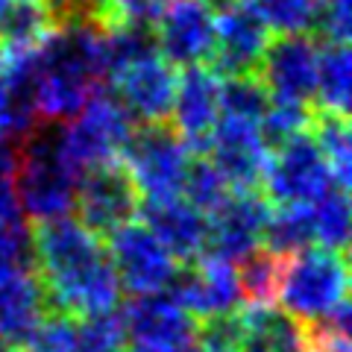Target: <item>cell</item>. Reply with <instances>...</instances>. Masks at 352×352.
<instances>
[{"label":"cell","mask_w":352,"mask_h":352,"mask_svg":"<svg viewBox=\"0 0 352 352\" xmlns=\"http://www.w3.org/2000/svg\"><path fill=\"white\" fill-rule=\"evenodd\" d=\"M56 27L44 0H0V50L36 47Z\"/></svg>","instance_id":"obj_21"},{"label":"cell","mask_w":352,"mask_h":352,"mask_svg":"<svg viewBox=\"0 0 352 352\" xmlns=\"http://www.w3.org/2000/svg\"><path fill=\"white\" fill-rule=\"evenodd\" d=\"M168 294L197 323L232 314V311H238V305L244 302L235 261L220 258L214 252H203L188 267L176 270Z\"/></svg>","instance_id":"obj_9"},{"label":"cell","mask_w":352,"mask_h":352,"mask_svg":"<svg viewBox=\"0 0 352 352\" xmlns=\"http://www.w3.org/2000/svg\"><path fill=\"white\" fill-rule=\"evenodd\" d=\"M135 120L115 91L97 85L85 106L68 124H62V150L76 170H91L120 162Z\"/></svg>","instance_id":"obj_4"},{"label":"cell","mask_w":352,"mask_h":352,"mask_svg":"<svg viewBox=\"0 0 352 352\" xmlns=\"http://www.w3.org/2000/svg\"><path fill=\"white\" fill-rule=\"evenodd\" d=\"M270 153L273 150L261 138L258 124L220 115L206 156L232 191H261Z\"/></svg>","instance_id":"obj_11"},{"label":"cell","mask_w":352,"mask_h":352,"mask_svg":"<svg viewBox=\"0 0 352 352\" xmlns=\"http://www.w3.org/2000/svg\"><path fill=\"white\" fill-rule=\"evenodd\" d=\"M156 53L173 68L206 65L214 47V3L212 0H170L153 27Z\"/></svg>","instance_id":"obj_12"},{"label":"cell","mask_w":352,"mask_h":352,"mask_svg":"<svg viewBox=\"0 0 352 352\" xmlns=\"http://www.w3.org/2000/svg\"><path fill=\"white\" fill-rule=\"evenodd\" d=\"M47 296L36 270L0 279V340L24 346L36 326L47 317Z\"/></svg>","instance_id":"obj_19"},{"label":"cell","mask_w":352,"mask_h":352,"mask_svg":"<svg viewBox=\"0 0 352 352\" xmlns=\"http://www.w3.org/2000/svg\"><path fill=\"white\" fill-rule=\"evenodd\" d=\"M173 132L191 156H206L212 132L220 120V76L208 65L182 68L173 97Z\"/></svg>","instance_id":"obj_14"},{"label":"cell","mask_w":352,"mask_h":352,"mask_svg":"<svg viewBox=\"0 0 352 352\" xmlns=\"http://www.w3.org/2000/svg\"><path fill=\"white\" fill-rule=\"evenodd\" d=\"M106 252L120 291H129L132 296L164 294L179 270V261L150 232L144 220H129L115 232H109Z\"/></svg>","instance_id":"obj_6"},{"label":"cell","mask_w":352,"mask_h":352,"mask_svg":"<svg viewBox=\"0 0 352 352\" xmlns=\"http://www.w3.org/2000/svg\"><path fill=\"white\" fill-rule=\"evenodd\" d=\"M267 44L270 32L258 15L244 0H226L220 9H214V47L206 65L217 76L256 74Z\"/></svg>","instance_id":"obj_13"},{"label":"cell","mask_w":352,"mask_h":352,"mask_svg":"<svg viewBox=\"0 0 352 352\" xmlns=\"http://www.w3.org/2000/svg\"><path fill=\"white\" fill-rule=\"evenodd\" d=\"M6 112V74H3V62H0V118Z\"/></svg>","instance_id":"obj_39"},{"label":"cell","mask_w":352,"mask_h":352,"mask_svg":"<svg viewBox=\"0 0 352 352\" xmlns=\"http://www.w3.org/2000/svg\"><path fill=\"white\" fill-rule=\"evenodd\" d=\"M0 352H18V346H12V344H6V340H0Z\"/></svg>","instance_id":"obj_40"},{"label":"cell","mask_w":352,"mask_h":352,"mask_svg":"<svg viewBox=\"0 0 352 352\" xmlns=\"http://www.w3.org/2000/svg\"><path fill=\"white\" fill-rule=\"evenodd\" d=\"M264 250L276 256H294L300 250L317 247L314 229H311V212L308 206H276L270 208L267 226H264Z\"/></svg>","instance_id":"obj_26"},{"label":"cell","mask_w":352,"mask_h":352,"mask_svg":"<svg viewBox=\"0 0 352 352\" xmlns=\"http://www.w3.org/2000/svg\"><path fill=\"white\" fill-rule=\"evenodd\" d=\"M258 15L267 32L276 36H305L314 32L317 24V3L314 0H244Z\"/></svg>","instance_id":"obj_28"},{"label":"cell","mask_w":352,"mask_h":352,"mask_svg":"<svg viewBox=\"0 0 352 352\" xmlns=\"http://www.w3.org/2000/svg\"><path fill=\"white\" fill-rule=\"evenodd\" d=\"M208 217V250L220 258L241 261L261 247L270 217L267 197L258 191H232Z\"/></svg>","instance_id":"obj_15"},{"label":"cell","mask_w":352,"mask_h":352,"mask_svg":"<svg viewBox=\"0 0 352 352\" xmlns=\"http://www.w3.org/2000/svg\"><path fill=\"white\" fill-rule=\"evenodd\" d=\"M138 212L176 261H194L208 250V217L182 197L141 203Z\"/></svg>","instance_id":"obj_18"},{"label":"cell","mask_w":352,"mask_h":352,"mask_svg":"<svg viewBox=\"0 0 352 352\" xmlns=\"http://www.w3.org/2000/svg\"><path fill=\"white\" fill-rule=\"evenodd\" d=\"M124 349L129 352H188L197 344V323L185 308L164 294L132 296L120 311Z\"/></svg>","instance_id":"obj_8"},{"label":"cell","mask_w":352,"mask_h":352,"mask_svg":"<svg viewBox=\"0 0 352 352\" xmlns=\"http://www.w3.org/2000/svg\"><path fill=\"white\" fill-rule=\"evenodd\" d=\"M82 352H124V320L118 311L91 314L76 320Z\"/></svg>","instance_id":"obj_34"},{"label":"cell","mask_w":352,"mask_h":352,"mask_svg":"<svg viewBox=\"0 0 352 352\" xmlns=\"http://www.w3.org/2000/svg\"><path fill=\"white\" fill-rule=\"evenodd\" d=\"M314 32L323 41L349 44V32H352V6H349V0H329V3H317Z\"/></svg>","instance_id":"obj_36"},{"label":"cell","mask_w":352,"mask_h":352,"mask_svg":"<svg viewBox=\"0 0 352 352\" xmlns=\"http://www.w3.org/2000/svg\"><path fill=\"white\" fill-rule=\"evenodd\" d=\"M191 150L168 124H141L132 129L120 164L135 185L141 203H159L182 197Z\"/></svg>","instance_id":"obj_5"},{"label":"cell","mask_w":352,"mask_h":352,"mask_svg":"<svg viewBox=\"0 0 352 352\" xmlns=\"http://www.w3.org/2000/svg\"><path fill=\"white\" fill-rule=\"evenodd\" d=\"M349 115H338V112H323L314 109L311 118V138L317 150L323 153V159L332 170L335 182L349 188L352 182V132H349Z\"/></svg>","instance_id":"obj_23"},{"label":"cell","mask_w":352,"mask_h":352,"mask_svg":"<svg viewBox=\"0 0 352 352\" xmlns=\"http://www.w3.org/2000/svg\"><path fill=\"white\" fill-rule=\"evenodd\" d=\"M32 270L44 288L47 305L74 320L118 311L120 285L100 235L76 217L36 223L32 232Z\"/></svg>","instance_id":"obj_1"},{"label":"cell","mask_w":352,"mask_h":352,"mask_svg":"<svg viewBox=\"0 0 352 352\" xmlns=\"http://www.w3.org/2000/svg\"><path fill=\"white\" fill-rule=\"evenodd\" d=\"M305 326L273 305H250L241 314L238 352H300Z\"/></svg>","instance_id":"obj_20"},{"label":"cell","mask_w":352,"mask_h":352,"mask_svg":"<svg viewBox=\"0 0 352 352\" xmlns=\"http://www.w3.org/2000/svg\"><path fill=\"white\" fill-rule=\"evenodd\" d=\"M188 352H212V349H206V346H200V344H194Z\"/></svg>","instance_id":"obj_41"},{"label":"cell","mask_w":352,"mask_h":352,"mask_svg":"<svg viewBox=\"0 0 352 352\" xmlns=\"http://www.w3.org/2000/svg\"><path fill=\"white\" fill-rule=\"evenodd\" d=\"M270 106V91L258 80V74L220 76V115L241 118L258 124Z\"/></svg>","instance_id":"obj_29"},{"label":"cell","mask_w":352,"mask_h":352,"mask_svg":"<svg viewBox=\"0 0 352 352\" xmlns=\"http://www.w3.org/2000/svg\"><path fill=\"white\" fill-rule=\"evenodd\" d=\"M138 208H141V197L120 162L80 173L74 212H76V220L85 229H91L94 235L103 238L109 232H115L118 226L135 220Z\"/></svg>","instance_id":"obj_10"},{"label":"cell","mask_w":352,"mask_h":352,"mask_svg":"<svg viewBox=\"0 0 352 352\" xmlns=\"http://www.w3.org/2000/svg\"><path fill=\"white\" fill-rule=\"evenodd\" d=\"M176 74L173 65L164 62L159 53L135 62L112 82L118 88V100L138 124H168L173 97H176Z\"/></svg>","instance_id":"obj_17"},{"label":"cell","mask_w":352,"mask_h":352,"mask_svg":"<svg viewBox=\"0 0 352 352\" xmlns=\"http://www.w3.org/2000/svg\"><path fill=\"white\" fill-rule=\"evenodd\" d=\"M32 270V232L24 217H0V279Z\"/></svg>","instance_id":"obj_33"},{"label":"cell","mask_w":352,"mask_h":352,"mask_svg":"<svg viewBox=\"0 0 352 352\" xmlns=\"http://www.w3.org/2000/svg\"><path fill=\"white\" fill-rule=\"evenodd\" d=\"M156 53L153 30L141 27H112L103 32V82L112 85L135 62Z\"/></svg>","instance_id":"obj_25"},{"label":"cell","mask_w":352,"mask_h":352,"mask_svg":"<svg viewBox=\"0 0 352 352\" xmlns=\"http://www.w3.org/2000/svg\"><path fill=\"white\" fill-rule=\"evenodd\" d=\"M223 3H226V0H223Z\"/></svg>","instance_id":"obj_43"},{"label":"cell","mask_w":352,"mask_h":352,"mask_svg":"<svg viewBox=\"0 0 352 352\" xmlns=\"http://www.w3.org/2000/svg\"><path fill=\"white\" fill-rule=\"evenodd\" d=\"M308 212H311V229H314V244L326 247V250H338L346 252L349 244V194L344 185H332L329 191H323L314 203H308Z\"/></svg>","instance_id":"obj_24"},{"label":"cell","mask_w":352,"mask_h":352,"mask_svg":"<svg viewBox=\"0 0 352 352\" xmlns=\"http://www.w3.org/2000/svg\"><path fill=\"white\" fill-rule=\"evenodd\" d=\"M311 118H314V106L311 103L276 100V97H270L267 112H264V118L258 120L261 138L267 141L270 150H276V147L285 144V141H291L296 135H302V132H308Z\"/></svg>","instance_id":"obj_30"},{"label":"cell","mask_w":352,"mask_h":352,"mask_svg":"<svg viewBox=\"0 0 352 352\" xmlns=\"http://www.w3.org/2000/svg\"><path fill=\"white\" fill-rule=\"evenodd\" d=\"M27 352H82L76 320L68 314H47L27 340Z\"/></svg>","instance_id":"obj_35"},{"label":"cell","mask_w":352,"mask_h":352,"mask_svg":"<svg viewBox=\"0 0 352 352\" xmlns=\"http://www.w3.org/2000/svg\"><path fill=\"white\" fill-rule=\"evenodd\" d=\"M282 258L270 250H252L250 256L235 261L238 267V282H241V296L250 305H273L276 302V288H279V273H282Z\"/></svg>","instance_id":"obj_27"},{"label":"cell","mask_w":352,"mask_h":352,"mask_svg":"<svg viewBox=\"0 0 352 352\" xmlns=\"http://www.w3.org/2000/svg\"><path fill=\"white\" fill-rule=\"evenodd\" d=\"M352 59L349 44L326 41L317 56V91H314V109L323 112L349 115V91H352Z\"/></svg>","instance_id":"obj_22"},{"label":"cell","mask_w":352,"mask_h":352,"mask_svg":"<svg viewBox=\"0 0 352 352\" xmlns=\"http://www.w3.org/2000/svg\"><path fill=\"white\" fill-rule=\"evenodd\" d=\"M15 197L30 223L68 217L76 200L80 170L62 150V124L38 120L24 138L15 141Z\"/></svg>","instance_id":"obj_2"},{"label":"cell","mask_w":352,"mask_h":352,"mask_svg":"<svg viewBox=\"0 0 352 352\" xmlns=\"http://www.w3.org/2000/svg\"><path fill=\"white\" fill-rule=\"evenodd\" d=\"M229 194H232V188L217 173L214 164L208 162V156H191L188 170H185V182H182V200H188L203 214H212Z\"/></svg>","instance_id":"obj_31"},{"label":"cell","mask_w":352,"mask_h":352,"mask_svg":"<svg viewBox=\"0 0 352 352\" xmlns=\"http://www.w3.org/2000/svg\"><path fill=\"white\" fill-rule=\"evenodd\" d=\"M349 294V267L346 252L308 247L282 258L276 302L285 314L302 326L320 323L346 305Z\"/></svg>","instance_id":"obj_3"},{"label":"cell","mask_w":352,"mask_h":352,"mask_svg":"<svg viewBox=\"0 0 352 352\" xmlns=\"http://www.w3.org/2000/svg\"><path fill=\"white\" fill-rule=\"evenodd\" d=\"M0 173H15V138L0 126Z\"/></svg>","instance_id":"obj_38"},{"label":"cell","mask_w":352,"mask_h":352,"mask_svg":"<svg viewBox=\"0 0 352 352\" xmlns=\"http://www.w3.org/2000/svg\"><path fill=\"white\" fill-rule=\"evenodd\" d=\"M170 0H97L94 21L103 30L112 27H141L153 30Z\"/></svg>","instance_id":"obj_32"},{"label":"cell","mask_w":352,"mask_h":352,"mask_svg":"<svg viewBox=\"0 0 352 352\" xmlns=\"http://www.w3.org/2000/svg\"><path fill=\"white\" fill-rule=\"evenodd\" d=\"M314 3H329V0H314Z\"/></svg>","instance_id":"obj_42"},{"label":"cell","mask_w":352,"mask_h":352,"mask_svg":"<svg viewBox=\"0 0 352 352\" xmlns=\"http://www.w3.org/2000/svg\"><path fill=\"white\" fill-rule=\"evenodd\" d=\"M300 352H349V335L329 323L305 326V346Z\"/></svg>","instance_id":"obj_37"},{"label":"cell","mask_w":352,"mask_h":352,"mask_svg":"<svg viewBox=\"0 0 352 352\" xmlns=\"http://www.w3.org/2000/svg\"><path fill=\"white\" fill-rule=\"evenodd\" d=\"M317 56L320 47L311 36H279L270 38L256 74L276 100L311 103L317 91Z\"/></svg>","instance_id":"obj_16"},{"label":"cell","mask_w":352,"mask_h":352,"mask_svg":"<svg viewBox=\"0 0 352 352\" xmlns=\"http://www.w3.org/2000/svg\"><path fill=\"white\" fill-rule=\"evenodd\" d=\"M335 185L311 132H302L270 153L261 191L270 206H308Z\"/></svg>","instance_id":"obj_7"}]
</instances>
